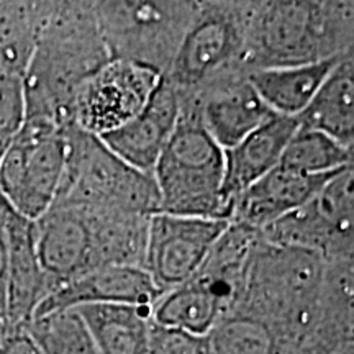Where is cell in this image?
Masks as SVG:
<instances>
[{
	"mask_svg": "<svg viewBox=\"0 0 354 354\" xmlns=\"http://www.w3.org/2000/svg\"><path fill=\"white\" fill-rule=\"evenodd\" d=\"M109 61L94 2H38L37 43L24 77V120L73 125L79 87Z\"/></svg>",
	"mask_w": 354,
	"mask_h": 354,
	"instance_id": "obj_1",
	"label": "cell"
},
{
	"mask_svg": "<svg viewBox=\"0 0 354 354\" xmlns=\"http://www.w3.org/2000/svg\"><path fill=\"white\" fill-rule=\"evenodd\" d=\"M149 216L53 203L35 220L48 295L105 266L143 268Z\"/></svg>",
	"mask_w": 354,
	"mask_h": 354,
	"instance_id": "obj_2",
	"label": "cell"
},
{
	"mask_svg": "<svg viewBox=\"0 0 354 354\" xmlns=\"http://www.w3.org/2000/svg\"><path fill=\"white\" fill-rule=\"evenodd\" d=\"M353 55V2L254 0L243 59L248 74Z\"/></svg>",
	"mask_w": 354,
	"mask_h": 354,
	"instance_id": "obj_3",
	"label": "cell"
},
{
	"mask_svg": "<svg viewBox=\"0 0 354 354\" xmlns=\"http://www.w3.org/2000/svg\"><path fill=\"white\" fill-rule=\"evenodd\" d=\"M325 264L313 251L274 245L261 236L232 308L263 318L297 354L315 320Z\"/></svg>",
	"mask_w": 354,
	"mask_h": 354,
	"instance_id": "obj_4",
	"label": "cell"
},
{
	"mask_svg": "<svg viewBox=\"0 0 354 354\" xmlns=\"http://www.w3.org/2000/svg\"><path fill=\"white\" fill-rule=\"evenodd\" d=\"M159 196L158 214L230 221L223 201L225 149L187 110L153 169Z\"/></svg>",
	"mask_w": 354,
	"mask_h": 354,
	"instance_id": "obj_5",
	"label": "cell"
},
{
	"mask_svg": "<svg viewBox=\"0 0 354 354\" xmlns=\"http://www.w3.org/2000/svg\"><path fill=\"white\" fill-rule=\"evenodd\" d=\"M64 136V171L53 203L146 216L158 214L153 176L127 165L100 138L77 127H66Z\"/></svg>",
	"mask_w": 354,
	"mask_h": 354,
	"instance_id": "obj_6",
	"label": "cell"
},
{
	"mask_svg": "<svg viewBox=\"0 0 354 354\" xmlns=\"http://www.w3.org/2000/svg\"><path fill=\"white\" fill-rule=\"evenodd\" d=\"M95 17L110 59H122L169 73L198 0H100Z\"/></svg>",
	"mask_w": 354,
	"mask_h": 354,
	"instance_id": "obj_7",
	"label": "cell"
},
{
	"mask_svg": "<svg viewBox=\"0 0 354 354\" xmlns=\"http://www.w3.org/2000/svg\"><path fill=\"white\" fill-rule=\"evenodd\" d=\"M253 7L254 0H198L196 19L165 76L177 94H190L225 74L246 73L243 59Z\"/></svg>",
	"mask_w": 354,
	"mask_h": 354,
	"instance_id": "obj_8",
	"label": "cell"
},
{
	"mask_svg": "<svg viewBox=\"0 0 354 354\" xmlns=\"http://www.w3.org/2000/svg\"><path fill=\"white\" fill-rule=\"evenodd\" d=\"M66 161L64 128L25 118L0 161V194L28 220L55 202Z\"/></svg>",
	"mask_w": 354,
	"mask_h": 354,
	"instance_id": "obj_9",
	"label": "cell"
},
{
	"mask_svg": "<svg viewBox=\"0 0 354 354\" xmlns=\"http://www.w3.org/2000/svg\"><path fill=\"white\" fill-rule=\"evenodd\" d=\"M259 233L266 241L304 248L325 261L354 258V166L331 177L312 201Z\"/></svg>",
	"mask_w": 354,
	"mask_h": 354,
	"instance_id": "obj_10",
	"label": "cell"
},
{
	"mask_svg": "<svg viewBox=\"0 0 354 354\" xmlns=\"http://www.w3.org/2000/svg\"><path fill=\"white\" fill-rule=\"evenodd\" d=\"M159 79L145 66L110 59L79 87L73 125L97 138L118 130L143 110Z\"/></svg>",
	"mask_w": 354,
	"mask_h": 354,
	"instance_id": "obj_11",
	"label": "cell"
},
{
	"mask_svg": "<svg viewBox=\"0 0 354 354\" xmlns=\"http://www.w3.org/2000/svg\"><path fill=\"white\" fill-rule=\"evenodd\" d=\"M230 221L154 214L149 216L143 269L165 294L198 271Z\"/></svg>",
	"mask_w": 354,
	"mask_h": 354,
	"instance_id": "obj_12",
	"label": "cell"
},
{
	"mask_svg": "<svg viewBox=\"0 0 354 354\" xmlns=\"http://www.w3.org/2000/svg\"><path fill=\"white\" fill-rule=\"evenodd\" d=\"M179 99L180 110L192 113L225 151L276 117L243 71L216 77Z\"/></svg>",
	"mask_w": 354,
	"mask_h": 354,
	"instance_id": "obj_13",
	"label": "cell"
},
{
	"mask_svg": "<svg viewBox=\"0 0 354 354\" xmlns=\"http://www.w3.org/2000/svg\"><path fill=\"white\" fill-rule=\"evenodd\" d=\"M3 223L7 233V330L25 328L48 297V282L37 253L35 223L6 203Z\"/></svg>",
	"mask_w": 354,
	"mask_h": 354,
	"instance_id": "obj_14",
	"label": "cell"
},
{
	"mask_svg": "<svg viewBox=\"0 0 354 354\" xmlns=\"http://www.w3.org/2000/svg\"><path fill=\"white\" fill-rule=\"evenodd\" d=\"M179 113V94L169 79L161 76L143 110L100 140L127 165L151 176L159 154L176 130Z\"/></svg>",
	"mask_w": 354,
	"mask_h": 354,
	"instance_id": "obj_15",
	"label": "cell"
},
{
	"mask_svg": "<svg viewBox=\"0 0 354 354\" xmlns=\"http://www.w3.org/2000/svg\"><path fill=\"white\" fill-rule=\"evenodd\" d=\"M161 295L162 292L154 286L143 268L105 266L74 279L48 295L35 317L87 305H135L151 308Z\"/></svg>",
	"mask_w": 354,
	"mask_h": 354,
	"instance_id": "obj_16",
	"label": "cell"
},
{
	"mask_svg": "<svg viewBox=\"0 0 354 354\" xmlns=\"http://www.w3.org/2000/svg\"><path fill=\"white\" fill-rule=\"evenodd\" d=\"M338 172L310 176L282 166L274 167L241 194L234 203L230 221L261 232L268 225L312 201Z\"/></svg>",
	"mask_w": 354,
	"mask_h": 354,
	"instance_id": "obj_17",
	"label": "cell"
},
{
	"mask_svg": "<svg viewBox=\"0 0 354 354\" xmlns=\"http://www.w3.org/2000/svg\"><path fill=\"white\" fill-rule=\"evenodd\" d=\"M297 128V117L276 115L236 146L225 151V180L221 194L230 218L241 194L279 166L282 153Z\"/></svg>",
	"mask_w": 354,
	"mask_h": 354,
	"instance_id": "obj_18",
	"label": "cell"
},
{
	"mask_svg": "<svg viewBox=\"0 0 354 354\" xmlns=\"http://www.w3.org/2000/svg\"><path fill=\"white\" fill-rule=\"evenodd\" d=\"M300 128L325 133L354 148V56L335 66L317 94L297 115Z\"/></svg>",
	"mask_w": 354,
	"mask_h": 354,
	"instance_id": "obj_19",
	"label": "cell"
},
{
	"mask_svg": "<svg viewBox=\"0 0 354 354\" xmlns=\"http://www.w3.org/2000/svg\"><path fill=\"white\" fill-rule=\"evenodd\" d=\"M342 59H328L290 68L261 69L248 74V79L274 113L282 117H297Z\"/></svg>",
	"mask_w": 354,
	"mask_h": 354,
	"instance_id": "obj_20",
	"label": "cell"
},
{
	"mask_svg": "<svg viewBox=\"0 0 354 354\" xmlns=\"http://www.w3.org/2000/svg\"><path fill=\"white\" fill-rule=\"evenodd\" d=\"M76 310L100 354H148L149 307L87 305Z\"/></svg>",
	"mask_w": 354,
	"mask_h": 354,
	"instance_id": "obj_21",
	"label": "cell"
},
{
	"mask_svg": "<svg viewBox=\"0 0 354 354\" xmlns=\"http://www.w3.org/2000/svg\"><path fill=\"white\" fill-rule=\"evenodd\" d=\"M227 313V305L197 277L165 292L151 307V320L194 335L207 336Z\"/></svg>",
	"mask_w": 354,
	"mask_h": 354,
	"instance_id": "obj_22",
	"label": "cell"
},
{
	"mask_svg": "<svg viewBox=\"0 0 354 354\" xmlns=\"http://www.w3.org/2000/svg\"><path fill=\"white\" fill-rule=\"evenodd\" d=\"M210 354H295V349L263 318L232 308L207 335Z\"/></svg>",
	"mask_w": 354,
	"mask_h": 354,
	"instance_id": "obj_23",
	"label": "cell"
},
{
	"mask_svg": "<svg viewBox=\"0 0 354 354\" xmlns=\"http://www.w3.org/2000/svg\"><path fill=\"white\" fill-rule=\"evenodd\" d=\"M279 166L300 174H331L354 166V148H346L325 133L299 127Z\"/></svg>",
	"mask_w": 354,
	"mask_h": 354,
	"instance_id": "obj_24",
	"label": "cell"
},
{
	"mask_svg": "<svg viewBox=\"0 0 354 354\" xmlns=\"http://www.w3.org/2000/svg\"><path fill=\"white\" fill-rule=\"evenodd\" d=\"M38 32V2H0V69L25 77Z\"/></svg>",
	"mask_w": 354,
	"mask_h": 354,
	"instance_id": "obj_25",
	"label": "cell"
},
{
	"mask_svg": "<svg viewBox=\"0 0 354 354\" xmlns=\"http://www.w3.org/2000/svg\"><path fill=\"white\" fill-rule=\"evenodd\" d=\"M24 330L41 354H100L76 308L35 317Z\"/></svg>",
	"mask_w": 354,
	"mask_h": 354,
	"instance_id": "obj_26",
	"label": "cell"
},
{
	"mask_svg": "<svg viewBox=\"0 0 354 354\" xmlns=\"http://www.w3.org/2000/svg\"><path fill=\"white\" fill-rule=\"evenodd\" d=\"M148 354H210L209 338L189 331L149 323Z\"/></svg>",
	"mask_w": 354,
	"mask_h": 354,
	"instance_id": "obj_27",
	"label": "cell"
},
{
	"mask_svg": "<svg viewBox=\"0 0 354 354\" xmlns=\"http://www.w3.org/2000/svg\"><path fill=\"white\" fill-rule=\"evenodd\" d=\"M0 354H41L37 343L24 328L8 330L0 343Z\"/></svg>",
	"mask_w": 354,
	"mask_h": 354,
	"instance_id": "obj_28",
	"label": "cell"
},
{
	"mask_svg": "<svg viewBox=\"0 0 354 354\" xmlns=\"http://www.w3.org/2000/svg\"><path fill=\"white\" fill-rule=\"evenodd\" d=\"M12 136L8 135H3V133H0V161H2L3 154H6V149L8 146V141H10Z\"/></svg>",
	"mask_w": 354,
	"mask_h": 354,
	"instance_id": "obj_29",
	"label": "cell"
},
{
	"mask_svg": "<svg viewBox=\"0 0 354 354\" xmlns=\"http://www.w3.org/2000/svg\"><path fill=\"white\" fill-rule=\"evenodd\" d=\"M7 325L6 323H3L2 320H0V343H2V339L6 338V335H7Z\"/></svg>",
	"mask_w": 354,
	"mask_h": 354,
	"instance_id": "obj_30",
	"label": "cell"
}]
</instances>
